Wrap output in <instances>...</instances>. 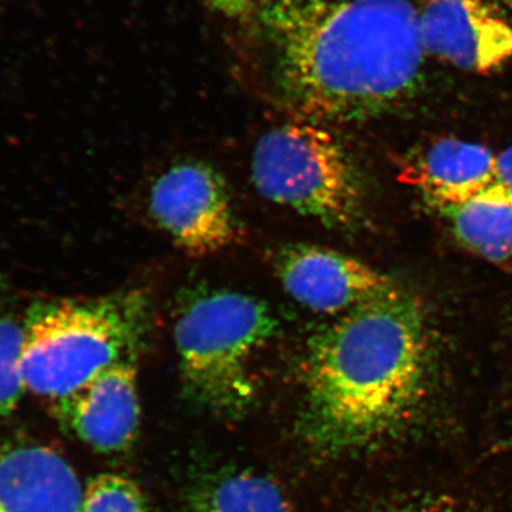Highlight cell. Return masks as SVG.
Wrapping results in <instances>:
<instances>
[{
	"label": "cell",
	"mask_w": 512,
	"mask_h": 512,
	"mask_svg": "<svg viewBox=\"0 0 512 512\" xmlns=\"http://www.w3.org/2000/svg\"><path fill=\"white\" fill-rule=\"evenodd\" d=\"M183 512H292L281 485L252 470L222 468L195 481Z\"/></svg>",
	"instance_id": "13"
},
{
	"label": "cell",
	"mask_w": 512,
	"mask_h": 512,
	"mask_svg": "<svg viewBox=\"0 0 512 512\" xmlns=\"http://www.w3.org/2000/svg\"><path fill=\"white\" fill-rule=\"evenodd\" d=\"M83 512H148L136 483L117 474H101L84 490Z\"/></svg>",
	"instance_id": "15"
},
{
	"label": "cell",
	"mask_w": 512,
	"mask_h": 512,
	"mask_svg": "<svg viewBox=\"0 0 512 512\" xmlns=\"http://www.w3.org/2000/svg\"><path fill=\"white\" fill-rule=\"evenodd\" d=\"M275 316L264 302L228 289L191 292L178 309L175 348L185 389L222 416H239L255 397L252 363L274 338Z\"/></svg>",
	"instance_id": "4"
},
{
	"label": "cell",
	"mask_w": 512,
	"mask_h": 512,
	"mask_svg": "<svg viewBox=\"0 0 512 512\" xmlns=\"http://www.w3.org/2000/svg\"><path fill=\"white\" fill-rule=\"evenodd\" d=\"M3 296L0 286V417L15 410L26 390L22 370L25 320L6 308Z\"/></svg>",
	"instance_id": "14"
},
{
	"label": "cell",
	"mask_w": 512,
	"mask_h": 512,
	"mask_svg": "<svg viewBox=\"0 0 512 512\" xmlns=\"http://www.w3.org/2000/svg\"><path fill=\"white\" fill-rule=\"evenodd\" d=\"M154 220L185 252L217 254L239 239L227 183L205 163H181L157 178L150 194Z\"/></svg>",
	"instance_id": "6"
},
{
	"label": "cell",
	"mask_w": 512,
	"mask_h": 512,
	"mask_svg": "<svg viewBox=\"0 0 512 512\" xmlns=\"http://www.w3.org/2000/svg\"><path fill=\"white\" fill-rule=\"evenodd\" d=\"M276 272L296 302L326 315H345L397 286L365 262L315 245L282 249Z\"/></svg>",
	"instance_id": "8"
},
{
	"label": "cell",
	"mask_w": 512,
	"mask_h": 512,
	"mask_svg": "<svg viewBox=\"0 0 512 512\" xmlns=\"http://www.w3.org/2000/svg\"><path fill=\"white\" fill-rule=\"evenodd\" d=\"M23 380L26 390L64 399L104 369L134 359L150 323L146 293L37 302L26 313Z\"/></svg>",
	"instance_id": "3"
},
{
	"label": "cell",
	"mask_w": 512,
	"mask_h": 512,
	"mask_svg": "<svg viewBox=\"0 0 512 512\" xmlns=\"http://www.w3.org/2000/svg\"><path fill=\"white\" fill-rule=\"evenodd\" d=\"M458 241L491 262L512 259V191L491 184L467 200L439 207Z\"/></svg>",
	"instance_id": "12"
},
{
	"label": "cell",
	"mask_w": 512,
	"mask_h": 512,
	"mask_svg": "<svg viewBox=\"0 0 512 512\" xmlns=\"http://www.w3.org/2000/svg\"><path fill=\"white\" fill-rule=\"evenodd\" d=\"M404 174L439 208L467 200L497 183V156L481 144L441 138L413 160Z\"/></svg>",
	"instance_id": "11"
},
{
	"label": "cell",
	"mask_w": 512,
	"mask_h": 512,
	"mask_svg": "<svg viewBox=\"0 0 512 512\" xmlns=\"http://www.w3.org/2000/svg\"><path fill=\"white\" fill-rule=\"evenodd\" d=\"M264 22L281 92L305 120L373 119L419 89L426 53L413 0H269Z\"/></svg>",
	"instance_id": "1"
},
{
	"label": "cell",
	"mask_w": 512,
	"mask_h": 512,
	"mask_svg": "<svg viewBox=\"0 0 512 512\" xmlns=\"http://www.w3.org/2000/svg\"><path fill=\"white\" fill-rule=\"evenodd\" d=\"M497 181L512 191V144L497 156Z\"/></svg>",
	"instance_id": "17"
},
{
	"label": "cell",
	"mask_w": 512,
	"mask_h": 512,
	"mask_svg": "<svg viewBox=\"0 0 512 512\" xmlns=\"http://www.w3.org/2000/svg\"><path fill=\"white\" fill-rule=\"evenodd\" d=\"M56 412L83 443L101 453H120L136 440L140 426L134 359L114 363L64 399Z\"/></svg>",
	"instance_id": "9"
},
{
	"label": "cell",
	"mask_w": 512,
	"mask_h": 512,
	"mask_svg": "<svg viewBox=\"0 0 512 512\" xmlns=\"http://www.w3.org/2000/svg\"><path fill=\"white\" fill-rule=\"evenodd\" d=\"M212 8L228 16H239L258 8L265 0H207Z\"/></svg>",
	"instance_id": "16"
},
{
	"label": "cell",
	"mask_w": 512,
	"mask_h": 512,
	"mask_svg": "<svg viewBox=\"0 0 512 512\" xmlns=\"http://www.w3.org/2000/svg\"><path fill=\"white\" fill-rule=\"evenodd\" d=\"M402 512H464L458 510L456 507H451V505H446L443 503H433V504H421L416 505V507L407 508Z\"/></svg>",
	"instance_id": "18"
},
{
	"label": "cell",
	"mask_w": 512,
	"mask_h": 512,
	"mask_svg": "<svg viewBox=\"0 0 512 512\" xmlns=\"http://www.w3.org/2000/svg\"><path fill=\"white\" fill-rule=\"evenodd\" d=\"M426 375L420 303L394 286L309 340L301 421L306 439L325 453L386 439L419 407Z\"/></svg>",
	"instance_id": "2"
},
{
	"label": "cell",
	"mask_w": 512,
	"mask_h": 512,
	"mask_svg": "<svg viewBox=\"0 0 512 512\" xmlns=\"http://www.w3.org/2000/svg\"><path fill=\"white\" fill-rule=\"evenodd\" d=\"M252 181L266 200L329 227H349L362 214L355 165L330 131L313 121L284 124L259 138Z\"/></svg>",
	"instance_id": "5"
},
{
	"label": "cell",
	"mask_w": 512,
	"mask_h": 512,
	"mask_svg": "<svg viewBox=\"0 0 512 512\" xmlns=\"http://www.w3.org/2000/svg\"><path fill=\"white\" fill-rule=\"evenodd\" d=\"M419 20L426 56L480 74L512 59V25L485 0H427Z\"/></svg>",
	"instance_id": "7"
},
{
	"label": "cell",
	"mask_w": 512,
	"mask_h": 512,
	"mask_svg": "<svg viewBox=\"0 0 512 512\" xmlns=\"http://www.w3.org/2000/svg\"><path fill=\"white\" fill-rule=\"evenodd\" d=\"M84 490L53 448L33 441L0 444V512H83Z\"/></svg>",
	"instance_id": "10"
}]
</instances>
